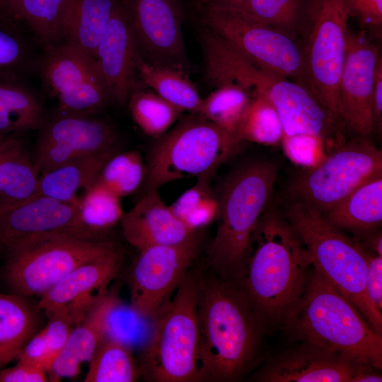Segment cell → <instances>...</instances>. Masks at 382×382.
<instances>
[{
	"label": "cell",
	"instance_id": "1",
	"mask_svg": "<svg viewBox=\"0 0 382 382\" xmlns=\"http://www.w3.org/2000/svg\"><path fill=\"white\" fill-rule=\"evenodd\" d=\"M197 267L200 381H233L249 371L267 326L241 282L206 262Z\"/></svg>",
	"mask_w": 382,
	"mask_h": 382
},
{
	"label": "cell",
	"instance_id": "2",
	"mask_svg": "<svg viewBox=\"0 0 382 382\" xmlns=\"http://www.w3.org/2000/svg\"><path fill=\"white\" fill-rule=\"evenodd\" d=\"M313 267V257L298 233L271 202L251 233L240 280L267 328L283 327Z\"/></svg>",
	"mask_w": 382,
	"mask_h": 382
},
{
	"label": "cell",
	"instance_id": "3",
	"mask_svg": "<svg viewBox=\"0 0 382 382\" xmlns=\"http://www.w3.org/2000/svg\"><path fill=\"white\" fill-rule=\"evenodd\" d=\"M283 328L299 342L382 368V334L314 266Z\"/></svg>",
	"mask_w": 382,
	"mask_h": 382
},
{
	"label": "cell",
	"instance_id": "4",
	"mask_svg": "<svg viewBox=\"0 0 382 382\" xmlns=\"http://www.w3.org/2000/svg\"><path fill=\"white\" fill-rule=\"evenodd\" d=\"M202 39L210 81L216 86L236 83L267 99L280 117L284 135L312 134L324 127L329 112L305 85L257 64L209 29Z\"/></svg>",
	"mask_w": 382,
	"mask_h": 382
},
{
	"label": "cell",
	"instance_id": "5",
	"mask_svg": "<svg viewBox=\"0 0 382 382\" xmlns=\"http://www.w3.org/2000/svg\"><path fill=\"white\" fill-rule=\"evenodd\" d=\"M279 168L277 163L256 159L228 173L219 194L217 230L206 263L220 274L241 280L251 233L272 202Z\"/></svg>",
	"mask_w": 382,
	"mask_h": 382
},
{
	"label": "cell",
	"instance_id": "6",
	"mask_svg": "<svg viewBox=\"0 0 382 382\" xmlns=\"http://www.w3.org/2000/svg\"><path fill=\"white\" fill-rule=\"evenodd\" d=\"M278 208L311 255L313 266L382 334V313L373 307L366 291L365 248L302 202L284 199Z\"/></svg>",
	"mask_w": 382,
	"mask_h": 382
},
{
	"label": "cell",
	"instance_id": "7",
	"mask_svg": "<svg viewBox=\"0 0 382 382\" xmlns=\"http://www.w3.org/2000/svg\"><path fill=\"white\" fill-rule=\"evenodd\" d=\"M173 294L155 315L140 375L154 382L200 381L197 267L192 265Z\"/></svg>",
	"mask_w": 382,
	"mask_h": 382
},
{
	"label": "cell",
	"instance_id": "8",
	"mask_svg": "<svg viewBox=\"0 0 382 382\" xmlns=\"http://www.w3.org/2000/svg\"><path fill=\"white\" fill-rule=\"evenodd\" d=\"M158 139L146 164V192L178 180L216 174L244 143L201 115L192 113Z\"/></svg>",
	"mask_w": 382,
	"mask_h": 382
},
{
	"label": "cell",
	"instance_id": "9",
	"mask_svg": "<svg viewBox=\"0 0 382 382\" xmlns=\"http://www.w3.org/2000/svg\"><path fill=\"white\" fill-rule=\"evenodd\" d=\"M349 18L344 0H306L298 33L302 36L299 44L305 85L340 123L339 83L347 54Z\"/></svg>",
	"mask_w": 382,
	"mask_h": 382
},
{
	"label": "cell",
	"instance_id": "10",
	"mask_svg": "<svg viewBox=\"0 0 382 382\" xmlns=\"http://www.w3.org/2000/svg\"><path fill=\"white\" fill-rule=\"evenodd\" d=\"M381 175V150L369 138L355 137L296 173L284 199L302 202L323 215L357 187Z\"/></svg>",
	"mask_w": 382,
	"mask_h": 382
},
{
	"label": "cell",
	"instance_id": "11",
	"mask_svg": "<svg viewBox=\"0 0 382 382\" xmlns=\"http://www.w3.org/2000/svg\"><path fill=\"white\" fill-rule=\"evenodd\" d=\"M114 247L108 241L67 233L33 238L7 253L4 277L14 294L40 296L74 268Z\"/></svg>",
	"mask_w": 382,
	"mask_h": 382
},
{
	"label": "cell",
	"instance_id": "12",
	"mask_svg": "<svg viewBox=\"0 0 382 382\" xmlns=\"http://www.w3.org/2000/svg\"><path fill=\"white\" fill-rule=\"evenodd\" d=\"M43 48L37 69L60 112L93 115L112 102L96 58L66 42Z\"/></svg>",
	"mask_w": 382,
	"mask_h": 382
},
{
	"label": "cell",
	"instance_id": "13",
	"mask_svg": "<svg viewBox=\"0 0 382 382\" xmlns=\"http://www.w3.org/2000/svg\"><path fill=\"white\" fill-rule=\"evenodd\" d=\"M204 21L208 29L248 59L305 85L302 53L295 39L278 29L253 20L240 11L214 4H208Z\"/></svg>",
	"mask_w": 382,
	"mask_h": 382
},
{
	"label": "cell",
	"instance_id": "14",
	"mask_svg": "<svg viewBox=\"0 0 382 382\" xmlns=\"http://www.w3.org/2000/svg\"><path fill=\"white\" fill-rule=\"evenodd\" d=\"M202 243L197 231L180 243L139 250L129 274L130 309L141 318L155 316L195 264Z\"/></svg>",
	"mask_w": 382,
	"mask_h": 382
},
{
	"label": "cell",
	"instance_id": "15",
	"mask_svg": "<svg viewBox=\"0 0 382 382\" xmlns=\"http://www.w3.org/2000/svg\"><path fill=\"white\" fill-rule=\"evenodd\" d=\"M376 367L308 342L270 358L253 376L264 382L382 381Z\"/></svg>",
	"mask_w": 382,
	"mask_h": 382
},
{
	"label": "cell",
	"instance_id": "16",
	"mask_svg": "<svg viewBox=\"0 0 382 382\" xmlns=\"http://www.w3.org/2000/svg\"><path fill=\"white\" fill-rule=\"evenodd\" d=\"M92 115L60 112L46 118L33 158L40 174L81 157L116 149L115 129Z\"/></svg>",
	"mask_w": 382,
	"mask_h": 382
},
{
	"label": "cell",
	"instance_id": "17",
	"mask_svg": "<svg viewBox=\"0 0 382 382\" xmlns=\"http://www.w3.org/2000/svg\"><path fill=\"white\" fill-rule=\"evenodd\" d=\"M141 59L187 74L190 67L180 8L174 0H124Z\"/></svg>",
	"mask_w": 382,
	"mask_h": 382
},
{
	"label": "cell",
	"instance_id": "18",
	"mask_svg": "<svg viewBox=\"0 0 382 382\" xmlns=\"http://www.w3.org/2000/svg\"><path fill=\"white\" fill-rule=\"evenodd\" d=\"M376 45L364 30H349L345 61L339 83V117L345 129L355 137L373 133L372 93L380 57Z\"/></svg>",
	"mask_w": 382,
	"mask_h": 382
},
{
	"label": "cell",
	"instance_id": "19",
	"mask_svg": "<svg viewBox=\"0 0 382 382\" xmlns=\"http://www.w3.org/2000/svg\"><path fill=\"white\" fill-rule=\"evenodd\" d=\"M121 266V254L115 248L83 263L62 278L42 294L37 310L47 315L64 313L78 323L93 304L106 293L105 289Z\"/></svg>",
	"mask_w": 382,
	"mask_h": 382
},
{
	"label": "cell",
	"instance_id": "20",
	"mask_svg": "<svg viewBox=\"0 0 382 382\" xmlns=\"http://www.w3.org/2000/svg\"><path fill=\"white\" fill-rule=\"evenodd\" d=\"M78 202L37 195L8 209L0 216V250L8 253L26 241L51 234L88 239L80 228Z\"/></svg>",
	"mask_w": 382,
	"mask_h": 382
},
{
	"label": "cell",
	"instance_id": "21",
	"mask_svg": "<svg viewBox=\"0 0 382 382\" xmlns=\"http://www.w3.org/2000/svg\"><path fill=\"white\" fill-rule=\"evenodd\" d=\"M139 58L124 0H119L96 55L112 102L127 103L137 86Z\"/></svg>",
	"mask_w": 382,
	"mask_h": 382
},
{
	"label": "cell",
	"instance_id": "22",
	"mask_svg": "<svg viewBox=\"0 0 382 382\" xmlns=\"http://www.w3.org/2000/svg\"><path fill=\"white\" fill-rule=\"evenodd\" d=\"M125 239L139 250L154 245L180 243L194 232L172 212L158 190L144 196L127 212L120 222Z\"/></svg>",
	"mask_w": 382,
	"mask_h": 382
},
{
	"label": "cell",
	"instance_id": "23",
	"mask_svg": "<svg viewBox=\"0 0 382 382\" xmlns=\"http://www.w3.org/2000/svg\"><path fill=\"white\" fill-rule=\"evenodd\" d=\"M118 303L115 295L107 292L100 296L82 320L72 329L62 349L47 371L49 381L79 374L81 366L88 362L106 337L108 320Z\"/></svg>",
	"mask_w": 382,
	"mask_h": 382
},
{
	"label": "cell",
	"instance_id": "24",
	"mask_svg": "<svg viewBox=\"0 0 382 382\" xmlns=\"http://www.w3.org/2000/svg\"><path fill=\"white\" fill-rule=\"evenodd\" d=\"M323 217L354 238L379 229L382 224V175L361 185Z\"/></svg>",
	"mask_w": 382,
	"mask_h": 382
},
{
	"label": "cell",
	"instance_id": "25",
	"mask_svg": "<svg viewBox=\"0 0 382 382\" xmlns=\"http://www.w3.org/2000/svg\"><path fill=\"white\" fill-rule=\"evenodd\" d=\"M118 1L69 0L62 23V42L96 58L98 47Z\"/></svg>",
	"mask_w": 382,
	"mask_h": 382
},
{
	"label": "cell",
	"instance_id": "26",
	"mask_svg": "<svg viewBox=\"0 0 382 382\" xmlns=\"http://www.w3.org/2000/svg\"><path fill=\"white\" fill-rule=\"evenodd\" d=\"M116 149L79 158L40 174L37 195L77 203L76 194L92 185Z\"/></svg>",
	"mask_w": 382,
	"mask_h": 382
},
{
	"label": "cell",
	"instance_id": "27",
	"mask_svg": "<svg viewBox=\"0 0 382 382\" xmlns=\"http://www.w3.org/2000/svg\"><path fill=\"white\" fill-rule=\"evenodd\" d=\"M47 116L40 98L18 78L0 79V143L9 136L39 129Z\"/></svg>",
	"mask_w": 382,
	"mask_h": 382
},
{
	"label": "cell",
	"instance_id": "28",
	"mask_svg": "<svg viewBox=\"0 0 382 382\" xmlns=\"http://www.w3.org/2000/svg\"><path fill=\"white\" fill-rule=\"evenodd\" d=\"M18 134L0 149V202L20 204L37 196L40 173Z\"/></svg>",
	"mask_w": 382,
	"mask_h": 382
},
{
	"label": "cell",
	"instance_id": "29",
	"mask_svg": "<svg viewBox=\"0 0 382 382\" xmlns=\"http://www.w3.org/2000/svg\"><path fill=\"white\" fill-rule=\"evenodd\" d=\"M25 298L0 292V369L16 359L34 335L36 316Z\"/></svg>",
	"mask_w": 382,
	"mask_h": 382
},
{
	"label": "cell",
	"instance_id": "30",
	"mask_svg": "<svg viewBox=\"0 0 382 382\" xmlns=\"http://www.w3.org/2000/svg\"><path fill=\"white\" fill-rule=\"evenodd\" d=\"M138 75L141 81L170 104L192 114H199L203 99L187 74L176 69L151 66L141 57Z\"/></svg>",
	"mask_w": 382,
	"mask_h": 382
},
{
	"label": "cell",
	"instance_id": "31",
	"mask_svg": "<svg viewBox=\"0 0 382 382\" xmlns=\"http://www.w3.org/2000/svg\"><path fill=\"white\" fill-rule=\"evenodd\" d=\"M120 197L94 183L85 190L78 202V217L81 230L88 239L99 240L96 236L120 222L125 212Z\"/></svg>",
	"mask_w": 382,
	"mask_h": 382
},
{
	"label": "cell",
	"instance_id": "32",
	"mask_svg": "<svg viewBox=\"0 0 382 382\" xmlns=\"http://www.w3.org/2000/svg\"><path fill=\"white\" fill-rule=\"evenodd\" d=\"M88 363L85 382H132L140 375L129 346L109 336L103 339Z\"/></svg>",
	"mask_w": 382,
	"mask_h": 382
},
{
	"label": "cell",
	"instance_id": "33",
	"mask_svg": "<svg viewBox=\"0 0 382 382\" xmlns=\"http://www.w3.org/2000/svg\"><path fill=\"white\" fill-rule=\"evenodd\" d=\"M69 0H14L17 21L24 23L43 46L62 42V23Z\"/></svg>",
	"mask_w": 382,
	"mask_h": 382
},
{
	"label": "cell",
	"instance_id": "34",
	"mask_svg": "<svg viewBox=\"0 0 382 382\" xmlns=\"http://www.w3.org/2000/svg\"><path fill=\"white\" fill-rule=\"evenodd\" d=\"M127 103L134 121L143 132L157 139L170 129L183 112L154 91L138 86Z\"/></svg>",
	"mask_w": 382,
	"mask_h": 382
},
{
	"label": "cell",
	"instance_id": "35",
	"mask_svg": "<svg viewBox=\"0 0 382 382\" xmlns=\"http://www.w3.org/2000/svg\"><path fill=\"white\" fill-rule=\"evenodd\" d=\"M253 97L238 84L222 83L216 86V88L203 99L199 115L237 136L239 123Z\"/></svg>",
	"mask_w": 382,
	"mask_h": 382
},
{
	"label": "cell",
	"instance_id": "36",
	"mask_svg": "<svg viewBox=\"0 0 382 382\" xmlns=\"http://www.w3.org/2000/svg\"><path fill=\"white\" fill-rule=\"evenodd\" d=\"M283 134L280 117L273 105L262 96H253L237 129L239 139L275 145L281 142Z\"/></svg>",
	"mask_w": 382,
	"mask_h": 382
},
{
	"label": "cell",
	"instance_id": "37",
	"mask_svg": "<svg viewBox=\"0 0 382 382\" xmlns=\"http://www.w3.org/2000/svg\"><path fill=\"white\" fill-rule=\"evenodd\" d=\"M146 165L135 151L115 153L105 163L95 183L118 197L134 192L144 181Z\"/></svg>",
	"mask_w": 382,
	"mask_h": 382
},
{
	"label": "cell",
	"instance_id": "38",
	"mask_svg": "<svg viewBox=\"0 0 382 382\" xmlns=\"http://www.w3.org/2000/svg\"><path fill=\"white\" fill-rule=\"evenodd\" d=\"M306 0H249L239 9L257 22L278 29L295 39Z\"/></svg>",
	"mask_w": 382,
	"mask_h": 382
},
{
	"label": "cell",
	"instance_id": "39",
	"mask_svg": "<svg viewBox=\"0 0 382 382\" xmlns=\"http://www.w3.org/2000/svg\"><path fill=\"white\" fill-rule=\"evenodd\" d=\"M11 22L0 23V79L18 78L30 64V50Z\"/></svg>",
	"mask_w": 382,
	"mask_h": 382
},
{
	"label": "cell",
	"instance_id": "40",
	"mask_svg": "<svg viewBox=\"0 0 382 382\" xmlns=\"http://www.w3.org/2000/svg\"><path fill=\"white\" fill-rule=\"evenodd\" d=\"M281 142L286 156L294 163L304 167L317 164L327 155L322 141L315 137H282Z\"/></svg>",
	"mask_w": 382,
	"mask_h": 382
},
{
	"label": "cell",
	"instance_id": "41",
	"mask_svg": "<svg viewBox=\"0 0 382 382\" xmlns=\"http://www.w3.org/2000/svg\"><path fill=\"white\" fill-rule=\"evenodd\" d=\"M48 316L50 320L42 330L53 361L64 347L72 329L78 323L71 316L62 312H56Z\"/></svg>",
	"mask_w": 382,
	"mask_h": 382
},
{
	"label": "cell",
	"instance_id": "42",
	"mask_svg": "<svg viewBox=\"0 0 382 382\" xmlns=\"http://www.w3.org/2000/svg\"><path fill=\"white\" fill-rule=\"evenodd\" d=\"M214 175L208 173L198 177L195 185L183 192L169 206L172 212L182 222L206 196L212 193L210 182Z\"/></svg>",
	"mask_w": 382,
	"mask_h": 382
},
{
	"label": "cell",
	"instance_id": "43",
	"mask_svg": "<svg viewBox=\"0 0 382 382\" xmlns=\"http://www.w3.org/2000/svg\"><path fill=\"white\" fill-rule=\"evenodd\" d=\"M366 252V291L373 307L382 313V255Z\"/></svg>",
	"mask_w": 382,
	"mask_h": 382
},
{
	"label": "cell",
	"instance_id": "44",
	"mask_svg": "<svg viewBox=\"0 0 382 382\" xmlns=\"http://www.w3.org/2000/svg\"><path fill=\"white\" fill-rule=\"evenodd\" d=\"M16 359L48 371L52 358L42 329L28 340Z\"/></svg>",
	"mask_w": 382,
	"mask_h": 382
},
{
	"label": "cell",
	"instance_id": "45",
	"mask_svg": "<svg viewBox=\"0 0 382 382\" xmlns=\"http://www.w3.org/2000/svg\"><path fill=\"white\" fill-rule=\"evenodd\" d=\"M349 16L364 27L379 29L382 25V0H344Z\"/></svg>",
	"mask_w": 382,
	"mask_h": 382
},
{
	"label": "cell",
	"instance_id": "46",
	"mask_svg": "<svg viewBox=\"0 0 382 382\" xmlns=\"http://www.w3.org/2000/svg\"><path fill=\"white\" fill-rule=\"evenodd\" d=\"M49 381L45 369L18 361L10 368L0 369V382H45Z\"/></svg>",
	"mask_w": 382,
	"mask_h": 382
},
{
	"label": "cell",
	"instance_id": "47",
	"mask_svg": "<svg viewBox=\"0 0 382 382\" xmlns=\"http://www.w3.org/2000/svg\"><path fill=\"white\" fill-rule=\"evenodd\" d=\"M371 115L374 132L381 135L382 131V58L380 56L375 73L372 93Z\"/></svg>",
	"mask_w": 382,
	"mask_h": 382
},
{
	"label": "cell",
	"instance_id": "48",
	"mask_svg": "<svg viewBox=\"0 0 382 382\" xmlns=\"http://www.w3.org/2000/svg\"><path fill=\"white\" fill-rule=\"evenodd\" d=\"M0 14L9 21H17L14 13V0H0Z\"/></svg>",
	"mask_w": 382,
	"mask_h": 382
},
{
	"label": "cell",
	"instance_id": "49",
	"mask_svg": "<svg viewBox=\"0 0 382 382\" xmlns=\"http://www.w3.org/2000/svg\"><path fill=\"white\" fill-rule=\"evenodd\" d=\"M248 1L249 0H212L209 4H214L228 8L239 9Z\"/></svg>",
	"mask_w": 382,
	"mask_h": 382
},
{
	"label": "cell",
	"instance_id": "50",
	"mask_svg": "<svg viewBox=\"0 0 382 382\" xmlns=\"http://www.w3.org/2000/svg\"><path fill=\"white\" fill-rule=\"evenodd\" d=\"M18 204H7V203L0 202V216L4 213H5L6 211H8V209H11L12 207H15V206H16Z\"/></svg>",
	"mask_w": 382,
	"mask_h": 382
},
{
	"label": "cell",
	"instance_id": "51",
	"mask_svg": "<svg viewBox=\"0 0 382 382\" xmlns=\"http://www.w3.org/2000/svg\"><path fill=\"white\" fill-rule=\"evenodd\" d=\"M199 1L203 3H207L208 4L212 1V0H199Z\"/></svg>",
	"mask_w": 382,
	"mask_h": 382
},
{
	"label": "cell",
	"instance_id": "52",
	"mask_svg": "<svg viewBox=\"0 0 382 382\" xmlns=\"http://www.w3.org/2000/svg\"><path fill=\"white\" fill-rule=\"evenodd\" d=\"M3 141H2V142H3ZM2 142H1V144H0V149H1V144H2Z\"/></svg>",
	"mask_w": 382,
	"mask_h": 382
},
{
	"label": "cell",
	"instance_id": "53",
	"mask_svg": "<svg viewBox=\"0 0 382 382\" xmlns=\"http://www.w3.org/2000/svg\"><path fill=\"white\" fill-rule=\"evenodd\" d=\"M1 144V143H0Z\"/></svg>",
	"mask_w": 382,
	"mask_h": 382
}]
</instances>
